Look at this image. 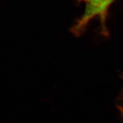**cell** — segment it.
<instances>
[{"label":"cell","mask_w":123,"mask_h":123,"mask_svg":"<svg viewBox=\"0 0 123 123\" xmlns=\"http://www.w3.org/2000/svg\"><path fill=\"white\" fill-rule=\"evenodd\" d=\"M84 1H85L86 2H87V1H88V0H84Z\"/></svg>","instance_id":"obj_2"},{"label":"cell","mask_w":123,"mask_h":123,"mask_svg":"<svg viewBox=\"0 0 123 123\" xmlns=\"http://www.w3.org/2000/svg\"><path fill=\"white\" fill-rule=\"evenodd\" d=\"M114 1V0H111V2H113Z\"/></svg>","instance_id":"obj_3"},{"label":"cell","mask_w":123,"mask_h":123,"mask_svg":"<svg viewBox=\"0 0 123 123\" xmlns=\"http://www.w3.org/2000/svg\"><path fill=\"white\" fill-rule=\"evenodd\" d=\"M111 3V0H88L84 14L73 27L74 33L80 34L95 17H100L105 25L107 11Z\"/></svg>","instance_id":"obj_1"}]
</instances>
